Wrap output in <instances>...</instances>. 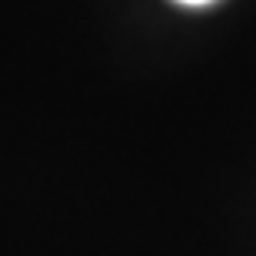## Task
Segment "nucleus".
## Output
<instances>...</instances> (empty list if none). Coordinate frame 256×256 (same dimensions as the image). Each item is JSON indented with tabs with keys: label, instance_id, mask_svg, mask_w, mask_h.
Listing matches in <instances>:
<instances>
[{
	"label": "nucleus",
	"instance_id": "1",
	"mask_svg": "<svg viewBox=\"0 0 256 256\" xmlns=\"http://www.w3.org/2000/svg\"><path fill=\"white\" fill-rule=\"evenodd\" d=\"M176 4H183V7H206L213 0H176Z\"/></svg>",
	"mask_w": 256,
	"mask_h": 256
}]
</instances>
